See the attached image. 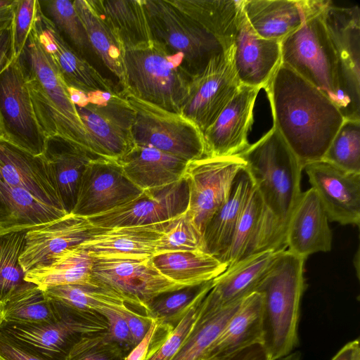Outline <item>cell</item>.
<instances>
[{"label": "cell", "instance_id": "6da1fadb", "mask_svg": "<svg viewBox=\"0 0 360 360\" xmlns=\"http://www.w3.org/2000/svg\"><path fill=\"white\" fill-rule=\"evenodd\" d=\"M274 124L304 166L322 160L345 118L337 106L281 63L264 88Z\"/></svg>", "mask_w": 360, "mask_h": 360}, {"label": "cell", "instance_id": "7a4b0ae2", "mask_svg": "<svg viewBox=\"0 0 360 360\" xmlns=\"http://www.w3.org/2000/svg\"><path fill=\"white\" fill-rule=\"evenodd\" d=\"M321 11L281 41V63L329 98L345 119L360 120V79L337 54Z\"/></svg>", "mask_w": 360, "mask_h": 360}, {"label": "cell", "instance_id": "3957f363", "mask_svg": "<svg viewBox=\"0 0 360 360\" xmlns=\"http://www.w3.org/2000/svg\"><path fill=\"white\" fill-rule=\"evenodd\" d=\"M17 58L35 116L45 136H61L98 156L71 101L68 86L33 30Z\"/></svg>", "mask_w": 360, "mask_h": 360}, {"label": "cell", "instance_id": "277c9868", "mask_svg": "<svg viewBox=\"0 0 360 360\" xmlns=\"http://www.w3.org/2000/svg\"><path fill=\"white\" fill-rule=\"evenodd\" d=\"M304 262L288 250L281 251L256 289L262 301V344L271 360L287 356L298 344Z\"/></svg>", "mask_w": 360, "mask_h": 360}, {"label": "cell", "instance_id": "5b68a950", "mask_svg": "<svg viewBox=\"0 0 360 360\" xmlns=\"http://www.w3.org/2000/svg\"><path fill=\"white\" fill-rule=\"evenodd\" d=\"M239 155L266 207L286 233L302 193L303 166L274 126Z\"/></svg>", "mask_w": 360, "mask_h": 360}, {"label": "cell", "instance_id": "8992f818", "mask_svg": "<svg viewBox=\"0 0 360 360\" xmlns=\"http://www.w3.org/2000/svg\"><path fill=\"white\" fill-rule=\"evenodd\" d=\"M122 94L180 113L192 77L184 68L179 56L154 40L125 49Z\"/></svg>", "mask_w": 360, "mask_h": 360}, {"label": "cell", "instance_id": "52a82bcc", "mask_svg": "<svg viewBox=\"0 0 360 360\" xmlns=\"http://www.w3.org/2000/svg\"><path fill=\"white\" fill-rule=\"evenodd\" d=\"M68 91L98 157L117 161L134 146V112L121 91Z\"/></svg>", "mask_w": 360, "mask_h": 360}, {"label": "cell", "instance_id": "ba28073f", "mask_svg": "<svg viewBox=\"0 0 360 360\" xmlns=\"http://www.w3.org/2000/svg\"><path fill=\"white\" fill-rule=\"evenodd\" d=\"M145 4L154 40L179 56L191 77L200 73L213 58L228 49L170 0H145Z\"/></svg>", "mask_w": 360, "mask_h": 360}, {"label": "cell", "instance_id": "9c48e42d", "mask_svg": "<svg viewBox=\"0 0 360 360\" xmlns=\"http://www.w3.org/2000/svg\"><path fill=\"white\" fill-rule=\"evenodd\" d=\"M122 94L134 112V145L153 147L188 162L204 157L202 134L190 120L180 113Z\"/></svg>", "mask_w": 360, "mask_h": 360}, {"label": "cell", "instance_id": "30bf717a", "mask_svg": "<svg viewBox=\"0 0 360 360\" xmlns=\"http://www.w3.org/2000/svg\"><path fill=\"white\" fill-rule=\"evenodd\" d=\"M53 301L58 309V316L53 321L3 323L0 330L49 360H65L82 336L108 330V321L98 312L79 310Z\"/></svg>", "mask_w": 360, "mask_h": 360}, {"label": "cell", "instance_id": "8fae6325", "mask_svg": "<svg viewBox=\"0 0 360 360\" xmlns=\"http://www.w3.org/2000/svg\"><path fill=\"white\" fill-rule=\"evenodd\" d=\"M91 257L93 281L122 295L142 314L148 316V304L158 295L186 287L160 274L152 257Z\"/></svg>", "mask_w": 360, "mask_h": 360}, {"label": "cell", "instance_id": "7c38bea8", "mask_svg": "<svg viewBox=\"0 0 360 360\" xmlns=\"http://www.w3.org/2000/svg\"><path fill=\"white\" fill-rule=\"evenodd\" d=\"M241 84L233 63V45L192 77L180 114L203 134L232 100Z\"/></svg>", "mask_w": 360, "mask_h": 360}, {"label": "cell", "instance_id": "4fadbf2b", "mask_svg": "<svg viewBox=\"0 0 360 360\" xmlns=\"http://www.w3.org/2000/svg\"><path fill=\"white\" fill-rule=\"evenodd\" d=\"M0 136L34 155L45 150L47 137L35 116L18 58L0 74Z\"/></svg>", "mask_w": 360, "mask_h": 360}, {"label": "cell", "instance_id": "5bb4252c", "mask_svg": "<svg viewBox=\"0 0 360 360\" xmlns=\"http://www.w3.org/2000/svg\"><path fill=\"white\" fill-rule=\"evenodd\" d=\"M246 163L239 155L203 157L189 162L183 178L187 182V211L202 232L213 214L226 200L233 183Z\"/></svg>", "mask_w": 360, "mask_h": 360}, {"label": "cell", "instance_id": "9a60e30c", "mask_svg": "<svg viewBox=\"0 0 360 360\" xmlns=\"http://www.w3.org/2000/svg\"><path fill=\"white\" fill-rule=\"evenodd\" d=\"M188 201V186L182 178L167 186L144 190L130 202L88 219L105 229L160 224L185 212Z\"/></svg>", "mask_w": 360, "mask_h": 360}, {"label": "cell", "instance_id": "2e32d148", "mask_svg": "<svg viewBox=\"0 0 360 360\" xmlns=\"http://www.w3.org/2000/svg\"><path fill=\"white\" fill-rule=\"evenodd\" d=\"M142 192L117 160L98 158L84 172L72 214L96 216L130 202Z\"/></svg>", "mask_w": 360, "mask_h": 360}, {"label": "cell", "instance_id": "e0dca14e", "mask_svg": "<svg viewBox=\"0 0 360 360\" xmlns=\"http://www.w3.org/2000/svg\"><path fill=\"white\" fill-rule=\"evenodd\" d=\"M330 221L342 225L360 224V173L343 170L320 160L304 166Z\"/></svg>", "mask_w": 360, "mask_h": 360}, {"label": "cell", "instance_id": "ac0fdd59", "mask_svg": "<svg viewBox=\"0 0 360 360\" xmlns=\"http://www.w3.org/2000/svg\"><path fill=\"white\" fill-rule=\"evenodd\" d=\"M107 229L88 218L70 214L27 231L20 263L25 272L47 264L54 257L77 247Z\"/></svg>", "mask_w": 360, "mask_h": 360}, {"label": "cell", "instance_id": "d6986e66", "mask_svg": "<svg viewBox=\"0 0 360 360\" xmlns=\"http://www.w3.org/2000/svg\"><path fill=\"white\" fill-rule=\"evenodd\" d=\"M32 30L68 87L85 91H117L110 80L101 75L68 44L42 12L39 1Z\"/></svg>", "mask_w": 360, "mask_h": 360}, {"label": "cell", "instance_id": "ffe728a7", "mask_svg": "<svg viewBox=\"0 0 360 360\" xmlns=\"http://www.w3.org/2000/svg\"><path fill=\"white\" fill-rule=\"evenodd\" d=\"M286 249L285 232L269 212L254 186L221 262L229 267L260 252Z\"/></svg>", "mask_w": 360, "mask_h": 360}, {"label": "cell", "instance_id": "44dd1931", "mask_svg": "<svg viewBox=\"0 0 360 360\" xmlns=\"http://www.w3.org/2000/svg\"><path fill=\"white\" fill-rule=\"evenodd\" d=\"M260 89L241 84L239 90L213 124L202 134L204 157H225L240 153L249 146L248 131Z\"/></svg>", "mask_w": 360, "mask_h": 360}, {"label": "cell", "instance_id": "7402d4cb", "mask_svg": "<svg viewBox=\"0 0 360 360\" xmlns=\"http://www.w3.org/2000/svg\"><path fill=\"white\" fill-rule=\"evenodd\" d=\"M0 181L27 190L46 204L65 212L43 155H34L1 136Z\"/></svg>", "mask_w": 360, "mask_h": 360}, {"label": "cell", "instance_id": "603a6c76", "mask_svg": "<svg viewBox=\"0 0 360 360\" xmlns=\"http://www.w3.org/2000/svg\"><path fill=\"white\" fill-rule=\"evenodd\" d=\"M281 251L260 252L227 267L214 278L212 288L201 302V311L213 313L221 310L240 302L255 292Z\"/></svg>", "mask_w": 360, "mask_h": 360}, {"label": "cell", "instance_id": "cb8c5ba5", "mask_svg": "<svg viewBox=\"0 0 360 360\" xmlns=\"http://www.w3.org/2000/svg\"><path fill=\"white\" fill-rule=\"evenodd\" d=\"M233 63L241 84L264 89L281 63V41L260 37L244 14L233 43Z\"/></svg>", "mask_w": 360, "mask_h": 360}, {"label": "cell", "instance_id": "d4e9b609", "mask_svg": "<svg viewBox=\"0 0 360 360\" xmlns=\"http://www.w3.org/2000/svg\"><path fill=\"white\" fill-rule=\"evenodd\" d=\"M326 0H243L244 14L260 37L281 41L311 16Z\"/></svg>", "mask_w": 360, "mask_h": 360}, {"label": "cell", "instance_id": "484cf974", "mask_svg": "<svg viewBox=\"0 0 360 360\" xmlns=\"http://www.w3.org/2000/svg\"><path fill=\"white\" fill-rule=\"evenodd\" d=\"M326 210L316 191L302 192L287 224L288 250L304 259L316 252H329L332 232Z\"/></svg>", "mask_w": 360, "mask_h": 360}, {"label": "cell", "instance_id": "4316f807", "mask_svg": "<svg viewBox=\"0 0 360 360\" xmlns=\"http://www.w3.org/2000/svg\"><path fill=\"white\" fill-rule=\"evenodd\" d=\"M42 155L63 209L67 214H72L85 169L92 160L101 157L59 136L47 137Z\"/></svg>", "mask_w": 360, "mask_h": 360}, {"label": "cell", "instance_id": "83f0119b", "mask_svg": "<svg viewBox=\"0 0 360 360\" xmlns=\"http://www.w3.org/2000/svg\"><path fill=\"white\" fill-rule=\"evenodd\" d=\"M262 303L257 292L243 299L202 359L224 360L248 347L262 343Z\"/></svg>", "mask_w": 360, "mask_h": 360}, {"label": "cell", "instance_id": "f1b7e54d", "mask_svg": "<svg viewBox=\"0 0 360 360\" xmlns=\"http://www.w3.org/2000/svg\"><path fill=\"white\" fill-rule=\"evenodd\" d=\"M253 188V181L246 168L241 169L233 183L226 200L203 229L204 252L221 262L230 247L237 224Z\"/></svg>", "mask_w": 360, "mask_h": 360}, {"label": "cell", "instance_id": "f546056e", "mask_svg": "<svg viewBox=\"0 0 360 360\" xmlns=\"http://www.w3.org/2000/svg\"><path fill=\"white\" fill-rule=\"evenodd\" d=\"M117 162L129 180L142 191L179 181L188 163L155 148L136 145Z\"/></svg>", "mask_w": 360, "mask_h": 360}, {"label": "cell", "instance_id": "4dcf8cb0", "mask_svg": "<svg viewBox=\"0 0 360 360\" xmlns=\"http://www.w3.org/2000/svg\"><path fill=\"white\" fill-rule=\"evenodd\" d=\"M166 222L107 229L79 246L96 257H152Z\"/></svg>", "mask_w": 360, "mask_h": 360}, {"label": "cell", "instance_id": "1f68e13d", "mask_svg": "<svg viewBox=\"0 0 360 360\" xmlns=\"http://www.w3.org/2000/svg\"><path fill=\"white\" fill-rule=\"evenodd\" d=\"M321 18L337 54L360 79V8L326 0Z\"/></svg>", "mask_w": 360, "mask_h": 360}, {"label": "cell", "instance_id": "d6a6232c", "mask_svg": "<svg viewBox=\"0 0 360 360\" xmlns=\"http://www.w3.org/2000/svg\"><path fill=\"white\" fill-rule=\"evenodd\" d=\"M84 27L91 48L124 86V47L115 31L94 5L93 0L73 1Z\"/></svg>", "mask_w": 360, "mask_h": 360}, {"label": "cell", "instance_id": "836d02e7", "mask_svg": "<svg viewBox=\"0 0 360 360\" xmlns=\"http://www.w3.org/2000/svg\"><path fill=\"white\" fill-rule=\"evenodd\" d=\"M65 215V212L46 204L30 191L0 181V231L30 229Z\"/></svg>", "mask_w": 360, "mask_h": 360}, {"label": "cell", "instance_id": "e575fe53", "mask_svg": "<svg viewBox=\"0 0 360 360\" xmlns=\"http://www.w3.org/2000/svg\"><path fill=\"white\" fill-rule=\"evenodd\" d=\"M230 48L243 17V0H170Z\"/></svg>", "mask_w": 360, "mask_h": 360}, {"label": "cell", "instance_id": "d590c367", "mask_svg": "<svg viewBox=\"0 0 360 360\" xmlns=\"http://www.w3.org/2000/svg\"><path fill=\"white\" fill-rule=\"evenodd\" d=\"M151 260L165 277L184 286L213 280L227 269L226 264L202 250L164 252Z\"/></svg>", "mask_w": 360, "mask_h": 360}, {"label": "cell", "instance_id": "8d00e7d4", "mask_svg": "<svg viewBox=\"0 0 360 360\" xmlns=\"http://www.w3.org/2000/svg\"><path fill=\"white\" fill-rule=\"evenodd\" d=\"M120 37L124 49L154 41L145 0H93Z\"/></svg>", "mask_w": 360, "mask_h": 360}, {"label": "cell", "instance_id": "74e56055", "mask_svg": "<svg viewBox=\"0 0 360 360\" xmlns=\"http://www.w3.org/2000/svg\"><path fill=\"white\" fill-rule=\"evenodd\" d=\"M92 257L79 245L63 251L47 264L26 272L25 281L44 290L49 287L90 283Z\"/></svg>", "mask_w": 360, "mask_h": 360}, {"label": "cell", "instance_id": "f35d334b", "mask_svg": "<svg viewBox=\"0 0 360 360\" xmlns=\"http://www.w3.org/2000/svg\"><path fill=\"white\" fill-rule=\"evenodd\" d=\"M57 316L56 303L34 283L0 305V323H44L53 321Z\"/></svg>", "mask_w": 360, "mask_h": 360}, {"label": "cell", "instance_id": "ab89813d", "mask_svg": "<svg viewBox=\"0 0 360 360\" xmlns=\"http://www.w3.org/2000/svg\"><path fill=\"white\" fill-rule=\"evenodd\" d=\"M27 229L0 231V305L32 283L20 263Z\"/></svg>", "mask_w": 360, "mask_h": 360}, {"label": "cell", "instance_id": "60d3db41", "mask_svg": "<svg viewBox=\"0 0 360 360\" xmlns=\"http://www.w3.org/2000/svg\"><path fill=\"white\" fill-rule=\"evenodd\" d=\"M44 290L49 299L82 311H97L104 307L117 309L128 304L122 295L93 279L88 283L57 285Z\"/></svg>", "mask_w": 360, "mask_h": 360}, {"label": "cell", "instance_id": "b9f144b4", "mask_svg": "<svg viewBox=\"0 0 360 360\" xmlns=\"http://www.w3.org/2000/svg\"><path fill=\"white\" fill-rule=\"evenodd\" d=\"M240 303L213 313H204L200 307L191 333L171 360L202 359Z\"/></svg>", "mask_w": 360, "mask_h": 360}, {"label": "cell", "instance_id": "7bdbcfd3", "mask_svg": "<svg viewBox=\"0 0 360 360\" xmlns=\"http://www.w3.org/2000/svg\"><path fill=\"white\" fill-rule=\"evenodd\" d=\"M213 280L158 295L148 303V316L174 328L194 305L205 298L213 286Z\"/></svg>", "mask_w": 360, "mask_h": 360}, {"label": "cell", "instance_id": "ee69618b", "mask_svg": "<svg viewBox=\"0 0 360 360\" xmlns=\"http://www.w3.org/2000/svg\"><path fill=\"white\" fill-rule=\"evenodd\" d=\"M322 160L350 172L360 173V120H346Z\"/></svg>", "mask_w": 360, "mask_h": 360}, {"label": "cell", "instance_id": "f6af8a7d", "mask_svg": "<svg viewBox=\"0 0 360 360\" xmlns=\"http://www.w3.org/2000/svg\"><path fill=\"white\" fill-rule=\"evenodd\" d=\"M188 250L203 251V243L202 232L186 210L166 222L155 255Z\"/></svg>", "mask_w": 360, "mask_h": 360}, {"label": "cell", "instance_id": "bcb514c9", "mask_svg": "<svg viewBox=\"0 0 360 360\" xmlns=\"http://www.w3.org/2000/svg\"><path fill=\"white\" fill-rule=\"evenodd\" d=\"M44 15L80 51L91 48L84 27L75 10L73 1H39Z\"/></svg>", "mask_w": 360, "mask_h": 360}, {"label": "cell", "instance_id": "7dc6e473", "mask_svg": "<svg viewBox=\"0 0 360 360\" xmlns=\"http://www.w3.org/2000/svg\"><path fill=\"white\" fill-rule=\"evenodd\" d=\"M126 356L105 330L82 336L71 348L65 360H124Z\"/></svg>", "mask_w": 360, "mask_h": 360}, {"label": "cell", "instance_id": "c3c4849f", "mask_svg": "<svg viewBox=\"0 0 360 360\" xmlns=\"http://www.w3.org/2000/svg\"><path fill=\"white\" fill-rule=\"evenodd\" d=\"M38 0H15L11 23L15 58L22 52L32 30Z\"/></svg>", "mask_w": 360, "mask_h": 360}, {"label": "cell", "instance_id": "681fc988", "mask_svg": "<svg viewBox=\"0 0 360 360\" xmlns=\"http://www.w3.org/2000/svg\"><path fill=\"white\" fill-rule=\"evenodd\" d=\"M202 301L187 312L160 349L148 360H171L175 356L194 327Z\"/></svg>", "mask_w": 360, "mask_h": 360}, {"label": "cell", "instance_id": "f907efd6", "mask_svg": "<svg viewBox=\"0 0 360 360\" xmlns=\"http://www.w3.org/2000/svg\"><path fill=\"white\" fill-rule=\"evenodd\" d=\"M174 327L158 319H153L151 326L143 338L126 356L124 360H148L161 347Z\"/></svg>", "mask_w": 360, "mask_h": 360}, {"label": "cell", "instance_id": "816d5d0a", "mask_svg": "<svg viewBox=\"0 0 360 360\" xmlns=\"http://www.w3.org/2000/svg\"><path fill=\"white\" fill-rule=\"evenodd\" d=\"M97 312L103 315L108 323V333L127 355L136 346L124 319L112 308L101 307Z\"/></svg>", "mask_w": 360, "mask_h": 360}, {"label": "cell", "instance_id": "f5cc1de1", "mask_svg": "<svg viewBox=\"0 0 360 360\" xmlns=\"http://www.w3.org/2000/svg\"><path fill=\"white\" fill-rule=\"evenodd\" d=\"M0 360H49L0 330Z\"/></svg>", "mask_w": 360, "mask_h": 360}, {"label": "cell", "instance_id": "db71d44e", "mask_svg": "<svg viewBox=\"0 0 360 360\" xmlns=\"http://www.w3.org/2000/svg\"><path fill=\"white\" fill-rule=\"evenodd\" d=\"M113 309L126 321L134 342L136 345L149 330L153 318L138 312L127 304Z\"/></svg>", "mask_w": 360, "mask_h": 360}, {"label": "cell", "instance_id": "11a10c76", "mask_svg": "<svg viewBox=\"0 0 360 360\" xmlns=\"http://www.w3.org/2000/svg\"><path fill=\"white\" fill-rule=\"evenodd\" d=\"M11 25L0 30V74L15 59Z\"/></svg>", "mask_w": 360, "mask_h": 360}, {"label": "cell", "instance_id": "9f6ffc18", "mask_svg": "<svg viewBox=\"0 0 360 360\" xmlns=\"http://www.w3.org/2000/svg\"><path fill=\"white\" fill-rule=\"evenodd\" d=\"M224 360H271L262 343L248 347Z\"/></svg>", "mask_w": 360, "mask_h": 360}, {"label": "cell", "instance_id": "6f0895ef", "mask_svg": "<svg viewBox=\"0 0 360 360\" xmlns=\"http://www.w3.org/2000/svg\"><path fill=\"white\" fill-rule=\"evenodd\" d=\"M330 360H360V345L358 340L345 344Z\"/></svg>", "mask_w": 360, "mask_h": 360}, {"label": "cell", "instance_id": "680465c9", "mask_svg": "<svg viewBox=\"0 0 360 360\" xmlns=\"http://www.w3.org/2000/svg\"><path fill=\"white\" fill-rule=\"evenodd\" d=\"M15 1L11 6L0 9V30L11 25Z\"/></svg>", "mask_w": 360, "mask_h": 360}, {"label": "cell", "instance_id": "91938a15", "mask_svg": "<svg viewBox=\"0 0 360 360\" xmlns=\"http://www.w3.org/2000/svg\"><path fill=\"white\" fill-rule=\"evenodd\" d=\"M278 360H302L299 352H291L287 356L282 357Z\"/></svg>", "mask_w": 360, "mask_h": 360}, {"label": "cell", "instance_id": "94428289", "mask_svg": "<svg viewBox=\"0 0 360 360\" xmlns=\"http://www.w3.org/2000/svg\"><path fill=\"white\" fill-rule=\"evenodd\" d=\"M14 1L15 0H0V9L11 6Z\"/></svg>", "mask_w": 360, "mask_h": 360}, {"label": "cell", "instance_id": "6125c7cd", "mask_svg": "<svg viewBox=\"0 0 360 360\" xmlns=\"http://www.w3.org/2000/svg\"><path fill=\"white\" fill-rule=\"evenodd\" d=\"M200 360H204V359H200Z\"/></svg>", "mask_w": 360, "mask_h": 360}]
</instances>
